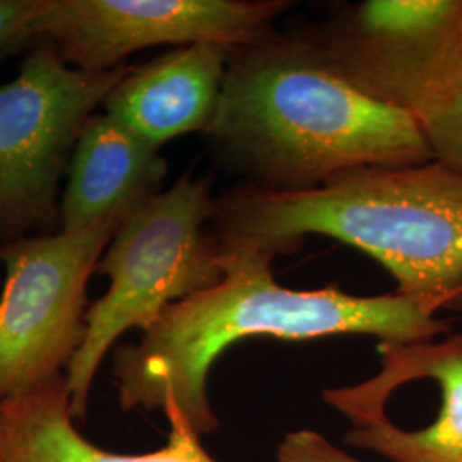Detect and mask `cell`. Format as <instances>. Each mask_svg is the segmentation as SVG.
<instances>
[{
	"instance_id": "12",
	"label": "cell",
	"mask_w": 462,
	"mask_h": 462,
	"mask_svg": "<svg viewBox=\"0 0 462 462\" xmlns=\"http://www.w3.org/2000/svg\"><path fill=\"white\" fill-rule=\"evenodd\" d=\"M168 442L146 454H116L74 425L66 375L0 402V462H217L182 414L166 413Z\"/></svg>"
},
{
	"instance_id": "8",
	"label": "cell",
	"mask_w": 462,
	"mask_h": 462,
	"mask_svg": "<svg viewBox=\"0 0 462 462\" xmlns=\"http://www.w3.org/2000/svg\"><path fill=\"white\" fill-rule=\"evenodd\" d=\"M286 0H43L34 38L69 66L105 72L152 47L244 49L273 36Z\"/></svg>"
},
{
	"instance_id": "10",
	"label": "cell",
	"mask_w": 462,
	"mask_h": 462,
	"mask_svg": "<svg viewBox=\"0 0 462 462\" xmlns=\"http://www.w3.org/2000/svg\"><path fill=\"white\" fill-rule=\"evenodd\" d=\"M233 49L187 45L131 67L105 101V114L151 146L206 133L221 95Z\"/></svg>"
},
{
	"instance_id": "5",
	"label": "cell",
	"mask_w": 462,
	"mask_h": 462,
	"mask_svg": "<svg viewBox=\"0 0 462 462\" xmlns=\"http://www.w3.org/2000/svg\"><path fill=\"white\" fill-rule=\"evenodd\" d=\"M131 67L81 70L40 40L0 84V242L59 223L60 183L84 125Z\"/></svg>"
},
{
	"instance_id": "7",
	"label": "cell",
	"mask_w": 462,
	"mask_h": 462,
	"mask_svg": "<svg viewBox=\"0 0 462 462\" xmlns=\"http://www.w3.org/2000/svg\"><path fill=\"white\" fill-rule=\"evenodd\" d=\"M380 370L322 393L353 427L347 446L394 462H462V329L413 345L379 343Z\"/></svg>"
},
{
	"instance_id": "11",
	"label": "cell",
	"mask_w": 462,
	"mask_h": 462,
	"mask_svg": "<svg viewBox=\"0 0 462 462\" xmlns=\"http://www.w3.org/2000/svg\"><path fill=\"white\" fill-rule=\"evenodd\" d=\"M166 168L160 149L114 116H91L67 170L59 209L60 230H83L101 221L122 223L163 190Z\"/></svg>"
},
{
	"instance_id": "13",
	"label": "cell",
	"mask_w": 462,
	"mask_h": 462,
	"mask_svg": "<svg viewBox=\"0 0 462 462\" xmlns=\"http://www.w3.org/2000/svg\"><path fill=\"white\" fill-rule=\"evenodd\" d=\"M385 101L414 116L433 160L462 175V50L391 89Z\"/></svg>"
},
{
	"instance_id": "14",
	"label": "cell",
	"mask_w": 462,
	"mask_h": 462,
	"mask_svg": "<svg viewBox=\"0 0 462 462\" xmlns=\"http://www.w3.org/2000/svg\"><path fill=\"white\" fill-rule=\"evenodd\" d=\"M278 462H362L330 444L314 430H297L282 437L276 448Z\"/></svg>"
},
{
	"instance_id": "15",
	"label": "cell",
	"mask_w": 462,
	"mask_h": 462,
	"mask_svg": "<svg viewBox=\"0 0 462 462\" xmlns=\"http://www.w3.org/2000/svg\"><path fill=\"white\" fill-rule=\"evenodd\" d=\"M43 0H0V60L34 38Z\"/></svg>"
},
{
	"instance_id": "4",
	"label": "cell",
	"mask_w": 462,
	"mask_h": 462,
	"mask_svg": "<svg viewBox=\"0 0 462 462\" xmlns=\"http://www.w3.org/2000/svg\"><path fill=\"white\" fill-rule=\"evenodd\" d=\"M215 206L211 179L187 173L116 228L98 264L108 290L88 309L86 337L66 370L74 420L86 416L99 366L125 332H144L170 305L223 278Z\"/></svg>"
},
{
	"instance_id": "3",
	"label": "cell",
	"mask_w": 462,
	"mask_h": 462,
	"mask_svg": "<svg viewBox=\"0 0 462 462\" xmlns=\"http://www.w3.org/2000/svg\"><path fill=\"white\" fill-rule=\"evenodd\" d=\"M219 248L276 257L324 235L375 259L402 295L462 293V175L435 160L374 166L297 190L242 185L216 198Z\"/></svg>"
},
{
	"instance_id": "9",
	"label": "cell",
	"mask_w": 462,
	"mask_h": 462,
	"mask_svg": "<svg viewBox=\"0 0 462 462\" xmlns=\"http://www.w3.org/2000/svg\"><path fill=\"white\" fill-rule=\"evenodd\" d=\"M310 36L346 76L418 69L462 49V0H366Z\"/></svg>"
},
{
	"instance_id": "1",
	"label": "cell",
	"mask_w": 462,
	"mask_h": 462,
	"mask_svg": "<svg viewBox=\"0 0 462 462\" xmlns=\"http://www.w3.org/2000/svg\"><path fill=\"white\" fill-rule=\"evenodd\" d=\"M221 252L223 278L170 305L135 345L114 355L120 408L182 414L200 437L219 429L208 380L228 347L252 337L310 341L374 336L380 343L413 345L450 332L442 309L462 307V293L358 297L334 286L284 288L269 254L254 248Z\"/></svg>"
},
{
	"instance_id": "6",
	"label": "cell",
	"mask_w": 462,
	"mask_h": 462,
	"mask_svg": "<svg viewBox=\"0 0 462 462\" xmlns=\"http://www.w3.org/2000/svg\"><path fill=\"white\" fill-rule=\"evenodd\" d=\"M120 221L0 242V402L66 370L86 337V288Z\"/></svg>"
},
{
	"instance_id": "2",
	"label": "cell",
	"mask_w": 462,
	"mask_h": 462,
	"mask_svg": "<svg viewBox=\"0 0 462 462\" xmlns=\"http://www.w3.org/2000/svg\"><path fill=\"white\" fill-rule=\"evenodd\" d=\"M204 134L263 189H310L362 168L433 162L414 116L349 79L310 34L233 50Z\"/></svg>"
}]
</instances>
